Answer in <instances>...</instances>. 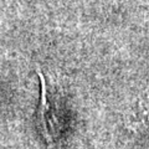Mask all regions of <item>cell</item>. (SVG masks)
<instances>
[{
    "instance_id": "1",
    "label": "cell",
    "mask_w": 149,
    "mask_h": 149,
    "mask_svg": "<svg viewBox=\"0 0 149 149\" xmlns=\"http://www.w3.org/2000/svg\"><path fill=\"white\" fill-rule=\"evenodd\" d=\"M36 72L39 74V80H40V102H39V120L41 125H42L44 133L46 134L47 141L51 142L54 130L56 128V117L54 116L52 106H51L49 101V95H47V82H46L45 74L41 71V68L39 66H36Z\"/></svg>"
}]
</instances>
